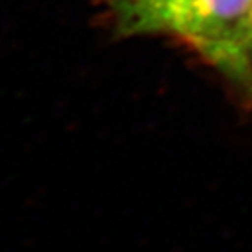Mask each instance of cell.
I'll return each mask as SVG.
<instances>
[{
	"label": "cell",
	"mask_w": 252,
	"mask_h": 252,
	"mask_svg": "<svg viewBox=\"0 0 252 252\" xmlns=\"http://www.w3.org/2000/svg\"><path fill=\"white\" fill-rule=\"evenodd\" d=\"M160 32L177 34L252 94V0H177Z\"/></svg>",
	"instance_id": "1"
},
{
	"label": "cell",
	"mask_w": 252,
	"mask_h": 252,
	"mask_svg": "<svg viewBox=\"0 0 252 252\" xmlns=\"http://www.w3.org/2000/svg\"><path fill=\"white\" fill-rule=\"evenodd\" d=\"M115 23L125 34L154 33L162 30L170 7L177 0H110Z\"/></svg>",
	"instance_id": "2"
}]
</instances>
